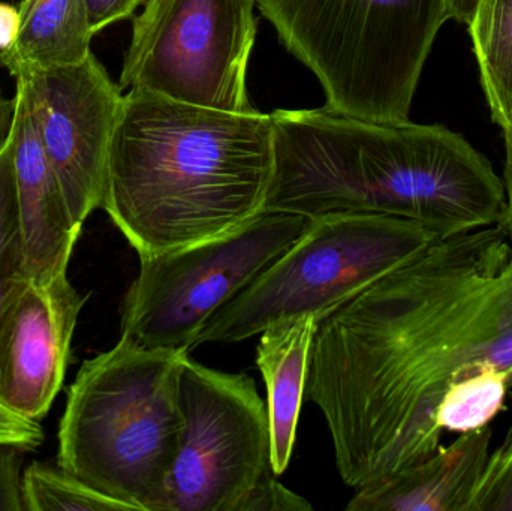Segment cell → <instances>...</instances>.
<instances>
[{"instance_id":"23","label":"cell","mask_w":512,"mask_h":511,"mask_svg":"<svg viewBox=\"0 0 512 511\" xmlns=\"http://www.w3.org/2000/svg\"><path fill=\"white\" fill-rule=\"evenodd\" d=\"M143 2L144 0H84L93 35L117 21L134 17L135 11Z\"/></svg>"},{"instance_id":"18","label":"cell","mask_w":512,"mask_h":511,"mask_svg":"<svg viewBox=\"0 0 512 511\" xmlns=\"http://www.w3.org/2000/svg\"><path fill=\"white\" fill-rule=\"evenodd\" d=\"M18 222L14 176V132L0 146V326L29 284Z\"/></svg>"},{"instance_id":"9","label":"cell","mask_w":512,"mask_h":511,"mask_svg":"<svg viewBox=\"0 0 512 511\" xmlns=\"http://www.w3.org/2000/svg\"><path fill=\"white\" fill-rule=\"evenodd\" d=\"M179 399L183 431L168 511H251L259 492L277 479L267 405L255 381L186 354Z\"/></svg>"},{"instance_id":"1","label":"cell","mask_w":512,"mask_h":511,"mask_svg":"<svg viewBox=\"0 0 512 511\" xmlns=\"http://www.w3.org/2000/svg\"><path fill=\"white\" fill-rule=\"evenodd\" d=\"M496 368L512 389V242L504 224L439 240L316 321L304 402L354 491L438 452L454 381Z\"/></svg>"},{"instance_id":"19","label":"cell","mask_w":512,"mask_h":511,"mask_svg":"<svg viewBox=\"0 0 512 511\" xmlns=\"http://www.w3.org/2000/svg\"><path fill=\"white\" fill-rule=\"evenodd\" d=\"M23 503L24 511H129L62 465L41 462L24 468Z\"/></svg>"},{"instance_id":"16","label":"cell","mask_w":512,"mask_h":511,"mask_svg":"<svg viewBox=\"0 0 512 511\" xmlns=\"http://www.w3.org/2000/svg\"><path fill=\"white\" fill-rule=\"evenodd\" d=\"M468 27L487 104L504 128L512 116V0H480Z\"/></svg>"},{"instance_id":"28","label":"cell","mask_w":512,"mask_h":511,"mask_svg":"<svg viewBox=\"0 0 512 511\" xmlns=\"http://www.w3.org/2000/svg\"><path fill=\"white\" fill-rule=\"evenodd\" d=\"M256 2H258V0H256Z\"/></svg>"},{"instance_id":"11","label":"cell","mask_w":512,"mask_h":511,"mask_svg":"<svg viewBox=\"0 0 512 511\" xmlns=\"http://www.w3.org/2000/svg\"><path fill=\"white\" fill-rule=\"evenodd\" d=\"M87 296L68 273L29 282L0 326V405L41 423L62 389Z\"/></svg>"},{"instance_id":"2","label":"cell","mask_w":512,"mask_h":511,"mask_svg":"<svg viewBox=\"0 0 512 511\" xmlns=\"http://www.w3.org/2000/svg\"><path fill=\"white\" fill-rule=\"evenodd\" d=\"M265 209L318 218L373 213L442 239L502 224L505 188L489 159L442 125L277 110Z\"/></svg>"},{"instance_id":"25","label":"cell","mask_w":512,"mask_h":511,"mask_svg":"<svg viewBox=\"0 0 512 511\" xmlns=\"http://www.w3.org/2000/svg\"><path fill=\"white\" fill-rule=\"evenodd\" d=\"M442 3H444L448 20L453 18V20L469 26L474 20L480 0H442Z\"/></svg>"},{"instance_id":"15","label":"cell","mask_w":512,"mask_h":511,"mask_svg":"<svg viewBox=\"0 0 512 511\" xmlns=\"http://www.w3.org/2000/svg\"><path fill=\"white\" fill-rule=\"evenodd\" d=\"M18 29L0 50V66L12 77L23 69L75 65L92 53L84 0H21Z\"/></svg>"},{"instance_id":"13","label":"cell","mask_w":512,"mask_h":511,"mask_svg":"<svg viewBox=\"0 0 512 511\" xmlns=\"http://www.w3.org/2000/svg\"><path fill=\"white\" fill-rule=\"evenodd\" d=\"M492 441L490 426L460 434L424 461L357 489L346 510L468 511Z\"/></svg>"},{"instance_id":"27","label":"cell","mask_w":512,"mask_h":511,"mask_svg":"<svg viewBox=\"0 0 512 511\" xmlns=\"http://www.w3.org/2000/svg\"><path fill=\"white\" fill-rule=\"evenodd\" d=\"M15 117V96L9 98L0 92V146L8 140Z\"/></svg>"},{"instance_id":"21","label":"cell","mask_w":512,"mask_h":511,"mask_svg":"<svg viewBox=\"0 0 512 511\" xmlns=\"http://www.w3.org/2000/svg\"><path fill=\"white\" fill-rule=\"evenodd\" d=\"M24 450L0 444V511H24Z\"/></svg>"},{"instance_id":"5","label":"cell","mask_w":512,"mask_h":511,"mask_svg":"<svg viewBox=\"0 0 512 511\" xmlns=\"http://www.w3.org/2000/svg\"><path fill=\"white\" fill-rule=\"evenodd\" d=\"M280 42L315 74L334 113L408 122L442 0H258Z\"/></svg>"},{"instance_id":"24","label":"cell","mask_w":512,"mask_h":511,"mask_svg":"<svg viewBox=\"0 0 512 511\" xmlns=\"http://www.w3.org/2000/svg\"><path fill=\"white\" fill-rule=\"evenodd\" d=\"M505 149H507V162H505V216L504 227L507 228L508 236L512 242V116L510 122L504 126Z\"/></svg>"},{"instance_id":"6","label":"cell","mask_w":512,"mask_h":511,"mask_svg":"<svg viewBox=\"0 0 512 511\" xmlns=\"http://www.w3.org/2000/svg\"><path fill=\"white\" fill-rule=\"evenodd\" d=\"M439 240L436 231L394 216L313 218L297 243L207 321L195 347L237 344L286 318L313 315L321 320Z\"/></svg>"},{"instance_id":"12","label":"cell","mask_w":512,"mask_h":511,"mask_svg":"<svg viewBox=\"0 0 512 511\" xmlns=\"http://www.w3.org/2000/svg\"><path fill=\"white\" fill-rule=\"evenodd\" d=\"M14 96V176L21 243L27 276L41 284L68 273L81 227L72 218L26 95L15 86Z\"/></svg>"},{"instance_id":"22","label":"cell","mask_w":512,"mask_h":511,"mask_svg":"<svg viewBox=\"0 0 512 511\" xmlns=\"http://www.w3.org/2000/svg\"><path fill=\"white\" fill-rule=\"evenodd\" d=\"M44 441L41 423L24 419L0 405V444L20 447L24 452L38 449Z\"/></svg>"},{"instance_id":"20","label":"cell","mask_w":512,"mask_h":511,"mask_svg":"<svg viewBox=\"0 0 512 511\" xmlns=\"http://www.w3.org/2000/svg\"><path fill=\"white\" fill-rule=\"evenodd\" d=\"M468 511H512V419L501 443L490 452Z\"/></svg>"},{"instance_id":"8","label":"cell","mask_w":512,"mask_h":511,"mask_svg":"<svg viewBox=\"0 0 512 511\" xmlns=\"http://www.w3.org/2000/svg\"><path fill=\"white\" fill-rule=\"evenodd\" d=\"M256 0H146L134 18L119 86L183 104L254 113L249 59Z\"/></svg>"},{"instance_id":"10","label":"cell","mask_w":512,"mask_h":511,"mask_svg":"<svg viewBox=\"0 0 512 511\" xmlns=\"http://www.w3.org/2000/svg\"><path fill=\"white\" fill-rule=\"evenodd\" d=\"M15 81L29 102L72 218L83 228L104 201L122 87L93 53L75 65L23 69Z\"/></svg>"},{"instance_id":"26","label":"cell","mask_w":512,"mask_h":511,"mask_svg":"<svg viewBox=\"0 0 512 511\" xmlns=\"http://www.w3.org/2000/svg\"><path fill=\"white\" fill-rule=\"evenodd\" d=\"M18 11L12 6L0 5V50L11 45L17 35Z\"/></svg>"},{"instance_id":"4","label":"cell","mask_w":512,"mask_h":511,"mask_svg":"<svg viewBox=\"0 0 512 511\" xmlns=\"http://www.w3.org/2000/svg\"><path fill=\"white\" fill-rule=\"evenodd\" d=\"M188 351L119 344L86 360L68 392L59 464L129 511L170 510Z\"/></svg>"},{"instance_id":"17","label":"cell","mask_w":512,"mask_h":511,"mask_svg":"<svg viewBox=\"0 0 512 511\" xmlns=\"http://www.w3.org/2000/svg\"><path fill=\"white\" fill-rule=\"evenodd\" d=\"M510 389L499 369L472 372L447 387L436 408V426L459 435L487 428L504 411Z\"/></svg>"},{"instance_id":"3","label":"cell","mask_w":512,"mask_h":511,"mask_svg":"<svg viewBox=\"0 0 512 511\" xmlns=\"http://www.w3.org/2000/svg\"><path fill=\"white\" fill-rule=\"evenodd\" d=\"M273 174L271 114L129 89L101 209L138 257H156L225 236L264 212Z\"/></svg>"},{"instance_id":"7","label":"cell","mask_w":512,"mask_h":511,"mask_svg":"<svg viewBox=\"0 0 512 511\" xmlns=\"http://www.w3.org/2000/svg\"><path fill=\"white\" fill-rule=\"evenodd\" d=\"M313 218L264 210L225 236L140 258L126 293L123 341L146 350L195 348L207 321L279 260Z\"/></svg>"},{"instance_id":"14","label":"cell","mask_w":512,"mask_h":511,"mask_svg":"<svg viewBox=\"0 0 512 511\" xmlns=\"http://www.w3.org/2000/svg\"><path fill=\"white\" fill-rule=\"evenodd\" d=\"M315 332L313 315L286 318L268 326L256 347V365L267 390L271 458L277 476L285 473L294 453Z\"/></svg>"}]
</instances>
